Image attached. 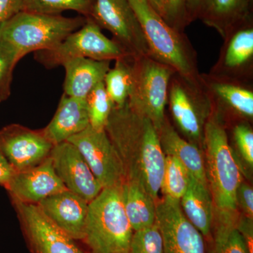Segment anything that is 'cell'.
<instances>
[{
	"label": "cell",
	"instance_id": "obj_5",
	"mask_svg": "<svg viewBox=\"0 0 253 253\" xmlns=\"http://www.w3.org/2000/svg\"><path fill=\"white\" fill-rule=\"evenodd\" d=\"M133 230L121 186L105 188L88 205L83 243L89 253H128Z\"/></svg>",
	"mask_w": 253,
	"mask_h": 253
},
{
	"label": "cell",
	"instance_id": "obj_9",
	"mask_svg": "<svg viewBox=\"0 0 253 253\" xmlns=\"http://www.w3.org/2000/svg\"><path fill=\"white\" fill-rule=\"evenodd\" d=\"M87 18L109 31L133 59L149 56L140 23L129 0H94Z\"/></svg>",
	"mask_w": 253,
	"mask_h": 253
},
{
	"label": "cell",
	"instance_id": "obj_37",
	"mask_svg": "<svg viewBox=\"0 0 253 253\" xmlns=\"http://www.w3.org/2000/svg\"><path fill=\"white\" fill-rule=\"evenodd\" d=\"M16 171L0 151V186L6 189Z\"/></svg>",
	"mask_w": 253,
	"mask_h": 253
},
{
	"label": "cell",
	"instance_id": "obj_35",
	"mask_svg": "<svg viewBox=\"0 0 253 253\" xmlns=\"http://www.w3.org/2000/svg\"><path fill=\"white\" fill-rule=\"evenodd\" d=\"M236 228L242 236L250 253H253V219L239 215Z\"/></svg>",
	"mask_w": 253,
	"mask_h": 253
},
{
	"label": "cell",
	"instance_id": "obj_13",
	"mask_svg": "<svg viewBox=\"0 0 253 253\" xmlns=\"http://www.w3.org/2000/svg\"><path fill=\"white\" fill-rule=\"evenodd\" d=\"M53 147L42 129H32L14 123L0 129V151L16 172L45 161Z\"/></svg>",
	"mask_w": 253,
	"mask_h": 253
},
{
	"label": "cell",
	"instance_id": "obj_30",
	"mask_svg": "<svg viewBox=\"0 0 253 253\" xmlns=\"http://www.w3.org/2000/svg\"><path fill=\"white\" fill-rule=\"evenodd\" d=\"M128 253H163L162 235L156 222L133 232Z\"/></svg>",
	"mask_w": 253,
	"mask_h": 253
},
{
	"label": "cell",
	"instance_id": "obj_25",
	"mask_svg": "<svg viewBox=\"0 0 253 253\" xmlns=\"http://www.w3.org/2000/svg\"><path fill=\"white\" fill-rule=\"evenodd\" d=\"M238 219H214L208 253H250L236 228Z\"/></svg>",
	"mask_w": 253,
	"mask_h": 253
},
{
	"label": "cell",
	"instance_id": "obj_15",
	"mask_svg": "<svg viewBox=\"0 0 253 253\" xmlns=\"http://www.w3.org/2000/svg\"><path fill=\"white\" fill-rule=\"evenodd\" d=\"M49 156L55 172L68 191L88 203L102 191L84 158L69 141L54 145Z\"/></svg>",
	"mask_w": 253,
	"mask_h": 253
},
{
	"label": "cell",
	"instance_id": "obj_22",
	"mask_svg": "<svg viewBox=\"0 0 253 253\" xmlns=\"http://www.w3.org/2000/svg\"><path fill=\"white\" fill-rule=\"evenodd\" d=\"M157 131L165 156L176 158L191 175L207 182L204 153L201 149L184 139L167 117Z\"/></svg>",
	"mask_w": 253,
	"mask_h": 253
},
{
	"label": "cell",
	"instance_id": "obj_33",
	"mask_svg": "<svg viewBox=\"0 0 253 253\" xmlns=\"http://www.w3.org/2000/svg\"><path fill=\"white\" fill-rule=\"evenodd\" d=\"M238 211L241 210L242 215L253 219V189L249 183L243 180L238 188L236 196Z\"/></svg>",
	"mask_w": 253,
	"mask_h": 253
},
{
	"label": "cell",
	"instance_id": "obj_18",
	"mask_svg": "<svg viewBox=\"0 0 253 253\" xmlns=\"http://www.w3.org/2000/svg\"><path fill=\"white\" fill-rule=\"evenodd\" d=\"M88 205L85 200L65 190L48 196L37 206L55 226L76 241H83Z\"/></svg>",
	"mask_w": 253,
	"mask_h": 253
},
{
	"label": "cell",
	"instance_id": "obj_32",
	"mask_svg": "<svg viewBox=\"0 0 253 253\" xmlns=\"http://www.w3.org/2000/svg\"><path fill=\"white\" fill-rule=\"evenodd\" d=\"M163 19L177 31L184 32L190 24L187 14V0H164Z\"/></svg>",
	"mask_w": 253,
	"mask_h": 253
},
{
	"label": "cell",
	"instance_id": "obj_14",
	"mask_svg": "<svg viewBox=\"0 0 253 253\" xmlns=\"http://www.w3.org/2000/svg\"><path fill=\"white\" fill-rule=\"evenodd\" d=\"M223 40L219 57L208 73L216 77L252 83L253 21L236 28Z\"/></svg>",
	"mask_w": 253,
	"mask_h": 253
},
{
	"label": "cell",
	"instance_id": "obj_7",
	"mask_svg": "<svg viewBox=\"0 0 253 253\" xmlns=\"http://www.w3.org/2000/svg\"><path fill=\"white\" fill-rule=\"evenodd\" d=\"M76 58L110 61L133 59L117 42L105 36L90 18H86L81 28L66 37L56 47L35 52V59L47 69L62 66Z\"/></svg>",
	"mask_w": 253,
	"mask_h": 253
},
{
	"label": "cell",
	"instance_id": "obj_16",
	"mask_svg": "<svg viewBox=\"0 0 253 253\" xmlns=\"http://www.w3.org/2000/svg\"><path fill=\"white\" fill-rule=\"evenodd\" d=\"M201 83L211 106L222 118L229 114L248 123L253 118V83L201 73Z\"/></svg>",
	"mask_w": 253,
	"mask_h": 253
},
{
	"label": "cell",
	"instance_id": "obj_23",
	"mask_svg": "<svg viewBox=\"0 0 253 253\" xmlns=\"http://www.w3.org/2000/svg\"><path fill=\"white\" fill-rule=\"evenodd\" d=\"M183 212L208 243L212 237L214 205L208 183L190 176L189 185L180 200Z\"/></svg>",
	"mask_w": 253,
	"mask_h": 253
},
{
	"label": "cell",
	"instance_id": "obj_20",
	"mask_svg": "<svg viewBox=\"0 0 253 253\" xmlns=\"http://www.w3.org/2000/svg\"><path fill=\"white\" fill-rule=\"evenodd\" d=\"M198 18L224 39L236 28L253 21V0H204Z\"/></svg>",
	"mask_w": 253,
	"mask_h": 253
},
{
	"label": "cell",
	"instance_id": "obj_27",
	"mask_svg": "<svg viewBox=\"0 0 253 253\" xmlns=\"http://www.w3.org/2000/svg\"><path fill=\"white\" fill-rule=\"evenodd\" d=\"M190 176L189 171L176 158L166 156L161 187L163 198L180 202L189 185Z\"/></svg>",
	"mask_w": 253,
	"mask_h": 253
},
{
	"label": "cell",
	"instance_id": "obj_34",
	"mask_svg": "<svg viewBox=\"0 0 253 253\" xmlns=\"http://www.w3.org/2000/svg\"><path fill=\"white\" fill-rule=\"evenodd\" d=\"M14 70V68L0 56V103L9 99L11 95Z\"/></svg>",
	"mask_w": 253,
	"mask_h": 253
},
{
	"label": "cell",
	"instance_id": "obj_6",
	"mask_svg": "<svg viewBox=\"0 0 253 253\" xmlns=\"http://www.w3.org/2000/svg\"><path fill=\"white\" fill-rule=\"evenodd\" d=\"M172 68L149 56L131 61V84L127 104L134 112L148 118L159 129L166 118L168 88Z\"/></svg>",
	"mask_w": 253,
	"mask_h": 253
},
{
	"label": "cell",
	"instance_id": "obj_2",
	"mask_svg": "<svg viewBox=\"0 0 253 253\" xmlns=\"http://www.w3.org/2000/svg\"><path fill=\"white\" fill-rule=\"evenodd\" d=\"M226 129L222 118L212 108L203 143L206 180L214 205V217L238 219L236 196L243 181V171Z\"/></svg>",
	"mask_w": 253,
	"mask_h": 253
},
{
	"label": "cell",
	"instance_id": "obj_26",
	"mask_svg": "<svg viewBox=\"0 0 253 253\" xmlns=\"http://www.w3.org/2000/svg\"><path fill=\"white\" fill-rule=\"evenodd\" d=\"M133 59L116 60L104 80L106 90L113 107H122L127 103L131 84V68Z\"/></svg>",
	"mask_w": 253,
	"mask_h": 253
},
{
	"label": "cell",
	"instance_id": "obj_19",
	"mask_svg": "<svg viewBox=\"0 0 253 253\" xmlns=\"http://www.w3.org/2000/svg\"><path fill=\"white\" fill-rule=\"evenodd\" d=\"M89 126L86 99L73 97L63 93L54 117L42 129L48 140L54 146L67 141Z\"/></svg>",
	"mask_w": 253,
	"mask_h": 253
},
{
	"label": "cell",
	"instance_id": "obj_11",
	"mask_svg": "<svg viewBox=\"0 0 253 253\" xmlns=\"http://www.w3.org/2000/svg\"><path fill=\"white\" fill-rule=\"evenodd\" d=\"M67 141L77 148L103 189L125 182L122 161L105 129L96 130L89 126Z\"/></svg>",
	"mask_w": 253,
	"mask_h": 253
},
{
	"label": "cell",
	"instance_id": "obj_38",
	"mask_svg": "<svg viewBox=\"0 0 253 253\" xmlns=\"http://www.w3.org/2000/svg\"><path fill=\"white\" fill-rule=\"evenodd\" d=\"M204 0H187V14L189 23L198 19Z\"/></svg>",
	"mask_w": 253,
	"mask_h": 253
},
{
	"label": "cell",
	"instance_id": "obj_4",
	"mask_svg": "<svg viewBox=\"0 0 253 253\" xmlns=\"http://www.w3.org/2000/svg\"><path fill=\"white\" fill-rule=\"evenodd\" d=\"M129 1L140 23L149 56L194 85L203 87L197 54L184 32L171 27L146 0Z\"/></svg>",
	"mask_w": 253,
	"mask_h": 253
},
{
	"label": "cell",
	"instance_id": "obj_31",
	"mask_svg": "<svg viewBox=\"0 0 253 253\" xmlns=\"http://www.w3.org/2000/svg\"><path fill=\"white\" fill-rule=\"evenodd\" d=\"M233 139L236 149L234 152L237 157L241 168H249L253 170V130L248 123H239L233 127ZM244 173V172H243Z\"/></svg>",
	"mask_w": 253,
	"mask_h": 253
},
{
	"label": "cell",
	"instance_id": "obj_10",
	"mask_svg": "<svg viewBox=\"0 0 253 253\" xmlns=\"http://www.w3.org/2000/svg\"><path fill=\"white\" fill-rule=\"evenodd\" d=\"M11 201L30 253H89L55 226L37 205Z\"/></svg>",
	"mask_w": 253,
	"mask_h": 253
},
{
	"label": "cell",
	"instance_id": "obj_24",
	"mask_svg": "<svg viewBox=\"0 0 253 253\" xmlns=\"http://www.w3.org/2000/svg\"><path fill=\"white\" fill-rule=\"evenodd\" d=\"M121 195L126 216L133 230L147 227L156 222V201L138 183L125 181Z\"/></svg>",
	"mask_w": 253,
	"mask_h": 253
},
{
	"label": "cell",
	"instance_id": "obj_28",
	"mask_svg": "<svg viewBox=\"0 0 253 253\" xmlns=\"http://www.w3.org/2000/svg\"><path fill=\"white\" fill-rule=\"evenodd\" d=\"M93 4L94 0H23L22 11L49 15L73 11L87 18L90 17Z\"/></svg>",
	"mask_w": 253,
	"mask_h": 253
},
{
	"label": "cell",
	"instance_id": "obj_36",
	"mask_svg": "<svg viewBox=\"0 0 253 253\" xmlns=\"http://www.w3.org/2000/svg\"><path fill=\"white\" fill-rule=\"evenodd\" d=\"M23 10V0H0V25Z\"/></svg>",
	"mask_w": 253,
	"mask_h": 253
},
{
	"label": "cell",
	"instance_id": "obj_17",
	"mask_svg": "<svg viewBox=\"0 0 253 253\" xmlns=\"http://www.w3.org/2000/svg\"><path fill=\"white\" fill-rule=\"evenodd\" d=\"M5 189L11 200L31 205L67 190L55 172L50 156L35 167L15 172Z\"/></svg>",
	"mask_w": 253,
	"mask_h": 253
},
{
	"label": "cell",
	"instance_id": "obj_39",
	"mask_svg": "<svg viewBox=\"0 0 253 253\" xmlns=\"http://www.w3.org/2000/svg\"><path fill=\"white\" fill-rule=\"evenodd\" d=\"M150 6L163 18L164 16V0H146Z\"/></svg>",
	"mask_w": 253,
	"mask_h": 253
},
{
	"label": "cell",
	"instance_id": "obj_12",
	"mask_svg": "<svg viewBox=\"0 0 253 253\" xmlns=\"http://www.w3.org/2000/svg\"><path fill=\"white\" fill-rule=\"evenodd\" d=\"M156 222L162 235L163 253H208L206 239L186 218L179 201L158 199Z\"/></svg>",
	"mask_w": 253,
	"mask_h": 253
},
{
	"label": "cell",
	"instance_id": "obj_1",
	"mask_svg": "<svg viewBox=\"0 0 253 253\" xmlns=\"http://www.w3.org/2000/svg\"><path fill=\"white\" fill-rule=\"evenodd\" d=\"M105 130L122 161L126 181L140 184L157 201L166 156L154 124L126 103L113 108Z\"/></svg>",
	"mask_w": 253,
	"mask_h": 253
},
{
	"label": "cell",
	"instance_id": "obj_29",
	"mask_svg": "<svg viewBox=\"0 0 253 253\" xmlns=\"http://www.w3.org/2000/svg\"><path fill=\"white\" fill-rule=\"evenodd\" d=\"M89 126L96 130H104L113 108L105 88L104 81L99 83L86 99Z\"/></svg>",
	"mask_w": 253,
	"mask_h": 253
},
{
	"label": "cell",
	"instance_id": "obj_21",
	"mask_svg": "<svg viewBox=\"0 0 253 253\" xmlns=\"http://www.w3.org/2000/svg\"><path fill=\"white\" fill-rule=\"evenodd\" d=\"M111 62L88 58H76L66 61L62 65L66 71L63 93L86 99L95 86L104 81L111 68Z\"/></svg>",
	"mask_w": 253,
	"mask_h": 253
},
{
	"label": "cell",
	"instance_id": "obj_3",
	"mask_svg": "<svg viewBox=\"0 0 253 253\" xmlns=\"http://www.w3.org/2000/svg\"><path fill=\"white\" fill-rule=\"evenodd\" d=\"M86 20L82 16L66 17L21 11L0 25V56L15 68L29 53L59 45Z\"/></svg>",
	"mask_w": 253,
	"mask_h": 253
},
{
	"label": "cell",
	"instance_id": "obj_8",
	"mask_svg": "<svg viewBox=\"0 0 253 253\" xmlns=\"http://www.w3.org/2000/svg\"><path fill=\"white\" fill-rule=\"evenodd\" d=\"M168 104L181 135L203 149L205 126L212 111L204 88L174 73L168 88Z\"/></svg>",
	"mask_w": 253,
	"mask_h": 253
}]
</instances>
